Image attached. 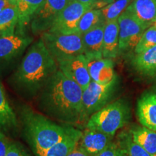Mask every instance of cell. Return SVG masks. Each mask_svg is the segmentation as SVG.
I'll return each instance as SVG.
<instances>
[{
    "label": "cell",
    "mask_w": 156,
    "mask_h": 156,
    "mask_svg": "<svg viewBox=\"0 0 156 156\" xmlns=\"http://www.w3.org/2000/svg\"><path fill=\"white\" fill-rule=\"evenodd\" d=\"M6 156H30L25 150L17 142H10Z\"/></svg>",
    "instance_id": "obj_29"
},
{
    "label": "cell",
    "mask_w": 156,
    "mask_h": 156,
    "mask_svg": "<svg viewBox=\"0 0 156 156\" xmlns=\"http://www.w3.org/2000/svg\"><path fill=\"white\" fill-rule=\"evenodd\" d=\"M8 138L6 136L4 131L0 128V156H6L9 146Z\"/></svg>",
    "instance_id": "obj_30"
},
{
    "label": "cell",
    "mask_w": 156,
    "mask_h": 156,
    "mask_svg": "<svg viewBox=\"0 0 156 156\" xmlns=\"http://www.w3.org/2000/svg\"><path fill=\"white\" fill-rule=\"evenodd\" d=\"M93 7L72 0L63 9L48 32L62 34L77 33V27L83 15Z\"/></svg>",
    "instance_id": "obj_8"
},
{
    "label": "cell",
    "mask_w": 156,
    "mask_h": 156,
    "mask_svg": "<svg viewBox=\"0 0 156 156\" xmlns=\"http://www.w3.org/2000/svg\"><path fill=\"white\" fill-rule=\"evenodd\" d=\"M105 23H101L93 28L82 34V41L85 55L101 54L102 55L103 33Z\"/></svg>",
    "instance_id": "obj_17"
},
{
    "label": "cell",
    "mask_w": 156,
    "mask_h": 156,
    "mask_svg": "<svg viewBox=\"0 0 156 156\" xmlns=\"http://www.w3.org/2000/svg\"><path fill=\"white\" fill-rule=\"evenodd\" d=\"M136 114L144 127L156 132V93L142 95L137 102Z\"/></svg>",
    "instance_id": "obj_14"
},
{
    "label": "cell",
    "mask_w": 156,
    "mask_h": 156,
    "mask_svg": "<svg viewBox=\"0 0 156 156\" xmlns=\"http://www.w3.org/2000/svg\"><path fill=\"white\" fill-rule=\"evenodd\" d=\"M119 29V52L135 48L136 44L147 28L126 9L118 18Z\"/></svg>",
    "instance_id": "obj_7"
},
{
    "label": "cell",
    "mask_w": 156,
    "mask_h": 156,
    "mask_svg": "<svg viewBox=\"0 0 156 156\" xmlns=\"http://www.w3.org/2000/svg\"><path fill=\"white\" fill-rule=\"evenodd\" d=\"M138 73L147 77H156V46L136 54L132 61Z\"/></svg>",
    "instance_id": "obj_18"
},
{
    "label": "cell",
    "mask_w": 156,
    "mask_h": 156,
    "mask_svg": "<svg viewBox=\"0 0 156 156\" xmlns=\"http://www.w3.org/2000/svg\"><path fill=\"white\" fill-rule=\"evenodd\" d=\"M132 2V0H115L100 9L103 22L106 23L109 21L118 20Z\"/></svg>",
    "instance_id": "obj_24"
},
{
    "label": "cell",
    "mask_w": 156,
    "mask_h": 156,
    "mask_svg": "<svg viewBox=\"0 0 156 156\" xmlns=\"http://www.w3.org/2000/svg\"><path fill=\"white\" fill-rule=\"evenodd\" d=\"M155 93H156V91H155Z\"/></svg>",
    "instance_id": "obj_36"
},
{
    "label": "cell",
    "mask_w": 156,
    "mask_h": 156,
    "mask_svg": "<svg viewBox=\"0 0 156 156\" xmlns=\"http://www.w3.org/2000/svg\"><path fill=\"white\" fill-rule=\"evenodd\" d=\"M58 70L57 62L40 39L28 50L15 73L14 81L21 90L34 95Z\"/></svg>",
    "instance_id": "obj_2"
},
{
    "label": "cell",
    "mask_w": 156,
    "mask_h": 156,
    "mask_svg": "<svg viewBox=\"0 0 156 156\" xmlns=\"http://www.w3.org/2000/svg\"><path fill=\"white\" fill-rule=\"evenodd\" d=\"M114 136L97 130L86 129L83 132L77 147L88 156H97L112 142Z\"/></svg>",
    "instance_id": "obj_12"
},
{
    "label": "cell",
    "mask_w": 156,
    "mask_h": 156,
    "mask_svg": "<svg viewBox=\"0 0 156 156\" xmlns=\"http://www.w3.org/2000/svg\"><path fill=\"white\" fill-rule=\"evenodd\" d=\"M41 40L56 62L84 54L82 35L78 33L62 34L47 31L41 35Z\"/></svg>",
    "instance_id": "obj_5"
},
{
    "label": "cell",
    "mask_w": 156,
    "mask_h": 156,
    "mask_svg": "<svg viewBox=\"0 0 156 156\" xmlns=\"http://www.w3.org/2000/svg\"><path fill=\"white\" fill-rule=\"evenodd\" d=\"M11 3L17 7L20 25L30 21L31 17L41 7L45 0H10Z\"/></svg>",
    "instance_id": "obj_23"
},
{
    "label": "cell",
    "mask_w": 156,
    "mask_h": 156,
    "mask_svg": "<svg viewBox=\"0 0 156 156\" xmlns=\"http://www.w3.org/2000/svg\"><path fill=\"white\" fill-rule=\"evenodd\" d=\"M155 46H156V27L152 25L144 32L134 48V53L135 54L142 53Z\"/></svg>",
    "instance_id": "obj_26"
},
{
    "label": "cell",
    "mask_w": 156,
    "mask_h": 156,
    "mask_svg": "<svg viewBox=\"0 0 156 156\" xmlns=\"http://www.w3.org/2000/svg\"><path fill=\"white\" fill-rule=\"evenodd\" d=\"M126 9L147 28L156 21V0H132Z\"/></svg>",
    "instance_id": "obj_15"
},
{
    "label": "cell",
    "mask_w": 156,
    "mask_h": 156,
    "mask_svg": "<svg viewBox=\"0 0 156 156\" xmlns=\"http://www.w3.org/2000/svg\"><path fill=\"white\" fill-rule=\"evenodd\" d=\"M101 23L104 22L103 20L101 9H89L81 17L79 24H78L77 33L81 35L85 34Z\"/></svg>",
    "instance_id": "obj_25"
},
{
    "label": "cell",
    "mask_w": 156,
    "mask_h": 156,
    "mask_svg": "<svg viewBox=\"0 0 156 156\" xmlns=\"http://www.w3.org/2000/svg\"><path fill=\"white\" fill-rule=\"evenodd\" d=\"M12 5L10 0H0V12Z\"/></svg>",
    "instance_id": "obj_34"
},
{
    "label": "cell",
    "mask_w": 156,
    "mask_h": 156,
    "mask_svg": "<svg viewBox=\"0 0 156 156\" xmlns=\"http://www.w3.org/2000/svg\"><path fill=\"white\" fill-rule=\"evenodd\" d=\"M114 1H115V0H114Z\"/></svg>",
    "instance_id": "obj_37"
},
{
    "label": "cell",
    "mask_w": 156,
    "mask_h": 156,
    "mask_svg": "<svg viewBox=\"0 0 156 156\" xmlns=\"http://www.w3.org/2000/svg\"><path fill=\"white\" fill-rule=\"evenodd\" d=\"M83 132L74 129L69 134L49 148L44 156H68L77 147Z\"/></svg>",
    "instance_id": "obj_19"
},
{
    "label": "cell",
    "mask_w": 156,
    "mask_h": 156,
    "mask_svg": "<svg viewBox=\"0 0 156 156\" xmlns=\"http://www.w3.org/2000/svg\"><path fill=\"white\" fill-rule=\"evenodd\" d=\"M126 156H152L144 148L134 142L132 138H128L124 147Z\"/></svg>",
    "instance_id": "obj_27"
},
{
    "label": "cell",
    "mask_w": 156,
    "mask_h": 156,
    "mask_svg": "<svg viewBox=\"0 0 156 156\" xmlns=\"http://www.w3.org/2000/svg\"><path fill=\"white\" fill-rule=\"evenodd\" d=\"M72 0H45L41 7L30 19L31 29L34 34L47 32L51 28L59 13Z\"/></svg>",
    "instance_id": "obj_9"
},
{
    "label": "cell",
    "mask_w": 156,
    "mask_h": 156,
    "mask_svg": "<svg viewBox=\"0 0 156 156\" xmlns=\"http://www.w3.org/2000/svg\"><path fill=\"white\" fill-rule=\"evenodd\" d=\"M33 38L20 35L0 36V62L11 61L30 45Z\"/></svg>",
    "instance_id": "obj_13"
},
{
    "label": "cell",
    "mask_w": 156,
    "mask_h": 156,
    "mask_svg": "<svg viewBox=\"0 0 156 156\" xmlns=\"http://www.w3.org/2000/svg\"><path fill=\"white\" fill-rule=\"evenodd\" d=\"M17 127L16 114L7 100L5 89L0 81V128L3 131H8Z\"/></svg>",
    "instance_id": "obj_20"
},
{
    "label": "cell",
    "mask_w": 156,
    "mask_h": 156,
    "mask_svg": "<svg viewBox=\"0 0 156 156\" xmlns=\"http://www.w3.org/2000/svg\"><path fill=\"white\" fill-rule=\"evenodd\" d=\"M97 156H126L125 151L122 145L112 142Z\"/></svg>",
    "instance_id": "obj_28"
},
{
    "label": "cell",
    "mask_w": 156,
    "mask_h": 156,
    "mask_svg": "<svg viewBox=\"0 0 156 156\" xmlns=\"http://www.w3.org/2000/svg\"><path fill=\"white\" fill-rule=\"evenodd\" d=\"M68 156H88V155H87V154H85L84 152L82 151L79 147H77Z\"/></svg>",
    "instance_id": "obj_33"
},
{
    "label": "cell",
    "mask_w": 156,
    "mask_h": 156,
    "mask_svg": "<svg viewBox=\"0 0 156 156\" xmlns=\"http://www.w3.org/2000/svg\"><path fill=\"white\" fill-rule=\"evenodd\" d=\"M114 1V0H96V2H95V5L94 6V9H95L98 7L103 8V7L113 2Z\"/></svg>",
    "instance_id": "obj_31"
},
{
    "label": "cell",
    "mask_w": 156,
    "mask_h": 156,
    "mask_svg": "<svg viewBox=\"0 0 156 156\" xmlns=\"http://www.w3.org/2000/svg\"><path fill=\"white\" fill-rule=\"evenodd\" d=\"M116 85V78L104 85L91 80L83 92V115L85 121L108 104L115 93Z\"/></svg>",
    "instance_id": "obj_6"
},
{
    "label": "cell",
    "mask_w": 156,
    "mask_h": 156,
    "mask_svg": "<svg viewBox=\"0 0 156 156\" xmlns=\"http://www.w3.org/2000/svg\"><path fill=\"white\" fill-rule=\"evenodd\" d=\"M132 140L141 146L152 156H156V132L146 127H136L132 130Z\"/></svg>",
    "instance_id": "obj_21"
},
{
    "label": "cell",
    "mask_w": 156,
    "mask_h": 156,
    "mask_svg": "<svg viewBox=\"0 0 156 156\" xmlns=\"http://www.w3.org/2000/svg\"><path fill=\"white\" fill-rule=\"evenodd\" d=\"M129 108L123 100L108 103L100 111L93 114L87 121L86 129L97 130L114 136L127 122Z\"/></svg>",
    "instance_id": "obj_4"
},
{
    "label": "cell",
    "mask_w": 156,
    "mask_h": 156,
    "mask_svg": "<svg viewBox=\"0 0 156 156\" xmlns=\"http://www.w3.org/2000/svg\"><path fill=\"white\" fill-rule=\"evenodd\" d=\"M58 69L70 80L85 90L90 83L91 77L87 69L85 56L80 54L56 62Z\"/></svg>",
    "instance_id": "obj_10"
},
{
    "label": "cell",
    "mask_w": 156,
    "mask_h": 156,
    "mask_svg": "<svg viewBox=\"0 0 156 156\" xmlns=\"http://www.w3.org/2000/svg\"><path fill=\"white\" fill-rule=\"evenodd\" d=\"M23 122L27 141L36 156H44L49 148L75 129L58 125L47 117L28 108L23 111Z\"/></svg>",
    "instance_id": "obj_3"
},
{
    "label": "cell",
    "mask_w": 156,
    "mask_h": 156,
    "mask_svg": "<svg viewBox=\"0 0 156 156\" xmlns=\"http://www.w3.org/2000/svg\"><path fill=\"white\" fill-rule=\"evenodd\" d=\"M73 1H76L77 2L87 5L89 6V7H93V9H94V6L95 5V2H96V0H73Z\"/></svg>",
    "instance_id": "obj_32"
},
{
    "label": "cell",
    "mask_w": 156,
    "mask_h": 156,
    "mask_svg": "<svg viewBox=\"0 0 156 156\" xmlns=\"http://www.w3.org/2000/svg\"><path fill=\"white\" fill-rule=\"evenodd\" d=\"M85 56L89 74L93 81L104 85L116 79L114 62L112 58H104L101 54Z\"/></svg>",
    "instance_id": "obj_11"
},
{
    "label": "cell",
    "mask_w": 156,
    "mask_h": 156,
    "mask_svg": "<svg viewBox=\"0 0 156 156\" xmlns=\"http://www.w3.org/2000/svg\"><path fill=\"white\" fill-rule=\"evenodd\" d=\"M119 29L118 20L105 23L102 48L104 58H114L119 53Z\"/></svg>",
    "instance_id": "obj_16"
},
{
    "label": "cell",
    "mask_w": 156,
    "mask_h": 156,
    "mask_svg": "<svg viewBox=\"0 0 156 156\" xmlns=\"http://www.w3.org/2000/svg\"><path fill=\"white\" fill-rule=\"evenodd\" d=\"M153 25H155V26L156 27V21H155V23H154V24H153Z\"/></svg>",
    "instance_id": "obj_35"
},
{
    "label": "cell",
    "mask_w": 156,
    "mask_h": 156,
    "mask_svg": "<svg viewBox=\"0 0 156 156\" xmlns=\"http://www.w3.org/2000/svg\"><path fill=\"white\" fill-rule=\"evenodd\" d=\"M18 22L17 7L12 4L0 12V36L14 34L15 26Z\"/></svg>",
    "instance_id": "obj_22"
},
{
    "label": "cell",
    "mask_w": 156,
    "mask_h": 156,
    "mask_svg": "<svg viewBox=\"0 0 156 156\" xmlns=\"http://www.w3.org/2000/svg\"><path fill=\"white\" fill-rule=\"evenodd\" d=\"M82 87L58 70L41 90L38 106L41 112L58 122L77 125L85 122Z\"/></svg>",
    "instance_id": "obj_1"
}]
</instances>
